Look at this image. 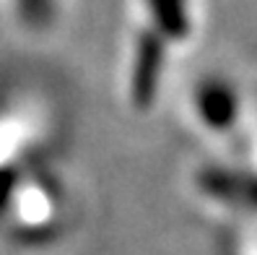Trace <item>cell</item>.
I'll use <instances>...</instances> for the list:
<instances>
[{
  "label": "cell",
  "instance_id": "6da1fadb",
  "mask_svg": "<svg viewBox=\"0 0 257 255\" xmlns=\"http://www.w3.org/2000/svg\"><path fill=\"white\" fill-rule=\"evenodd\" d=\"M200 117L213 128H229L236 120V94L229 83L210 81L198 94Z\"/></svg>",
  "mask_w": 257,
  "mask_h": 255
}]
</instances>
